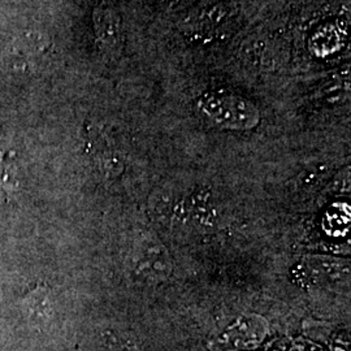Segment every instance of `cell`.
Instances as JSON below:
<instances>
[{"instance_id":"obj_1","label":"cell","mask_w":351,"mask_h":351,"mask_svg":"<svg viewBox=\"0 0 351 351\" xmlns=\"http://www.w3.org/2000/svg\"><path fill=\"white\" fill-rule=\"evenodd\" d=\"M197 110L208 123L226 130H251L261 123V112L252 101L226 91L202 94Z\"/></svg>"},{"instance_id":"obj_2","label":"cell","mask_w":351,"mask_h":351,"mask_svg":"<svg viewBox=\"0 0 351 351\" xmlns=\"http://www.w3.org/2000/svg\"><path fill=\"white\" fill-rule=\"evenodd\" d=\"M51 56L50 42L36 33H25L12 39L3 52V64L12 72L33 75Z\"/></svg>"},{"instance_id":"obj_3","label":"cell","mask_w":351,"mask_h":351,"mask_svg":"<svg viewBox=\"0 0 351 351\" xmlns=\"http://www.w3.org/2000/svg\"><path fill=\"white\" fill-rule=\"evenodd\" d=\"M267 324L258 315H243L211 342L213 351H237L255 348L265 337Z\"/></svg>"},{"instance_id":"obj_4","label":"cell","mask_w":351,"mask_h":351,"mask_svg":"<svg viewBox=\"0 0 351 351\" xmlns=\"http://www.w3.org/2000/svg\"><path fill=\"white\" fill-rule=\"evenodd\" d=\"M93 25L97 45L101 51L117 50L123 40L121 17L112 5L103 3L95 7L93 12Z\"/></svg>"},{"instance_id":"obj_5","label":"cell","mask_w":351,"mask_h":351,"mask_svg":"<svg viewBox=\"0 0 351 351\" xmlns=\"http://www.w3.org/2000/svg\"><path fill=\"white\" fill-rule=\"evenodd\" d=\"M295 280L304 285H320L324 282H333L342 275H348V265L330 258H311L303 261L294 269Z\"/></svg>"},{"instance_id":"obj_6","label":"cell","mask_w":351,"mask_h":351,"mask_svg":"<svg viewBox=\"0 0 351 351\" xmlns=\"http://www.w3.org/2000/svg\"><path fill=\"white\" fill-rule=\"evenodd\" d=\"M138 269L146 277L160 278L167 276L171 271V267L165 250L160 249V246L146 249L139 261Z\"/></svg>"},{"instance_id":"obj_7","label":"cell","mask_w":351,"mask_h":351,"mask_svg":"<svg viewBox=\"0 0 351 351\" xmlns=\"http://www.w3.org/2000/svg\"><path fill=\"white\" fill-rule=\"evenodd\" d=\"M49 291L45 287H37L27 293L25 298V306L27 307L29 314L33 317H45L50 311V301H49Z\"/></svg>"}]
</instances>
